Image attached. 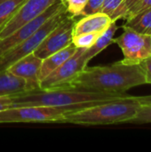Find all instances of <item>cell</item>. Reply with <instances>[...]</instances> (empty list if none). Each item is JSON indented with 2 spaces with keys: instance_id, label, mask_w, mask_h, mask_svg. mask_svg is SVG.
<instances>
[{
  "instance_id": "cell-1",
  "label": "cell",
  "mask_w": 151,
  "mask_h": 152,
  "mask_svg": "<svg viewBox=\"0 0 151 152\" xmlns=\"http://www.w3.org/2000/svg\"><path fill=\"white\" fill-rule=\"evenodd\" d=\"M145 84V74L141 64L126 63L121 60L109 65L86 67L67 87L126 93Z\"/></svg>"
},
{
  "instance_id": "cell-2",
  "label": "cell",
  "mask_w": 151,
  "mask_h": 152,
  "mask_svg": "<svg viewBox=\"0 0 151 152\" xmlns=\"http://www.w3.org/2000/svg\"><path fill=\"white\" fill-rule=\"evenodd\" d=\"M131 96L133 95L126 93L95 91L81 87H64L28 91L20 94L11 96V98L12 107H69L77 105L94 106L112 101L129 98Z\"/></svg>"
},
{
  "instance_id": "cell-3",
  "label": "cell",
  "mask_w": 151,
  "mask_h": 152,
  "mask_svg": "<svg viewBox=\"0 0 151 152\" xmlns=\"http://www.w3.org/2000/svg\"><path fill=\"white\" fill-rule=\"evenodd\" d=\"M151 102V95L131 96L112 101L77 111L67 113L61 123L81 126H102L129 123L138 113L141 106Z\"/></svg>"
},
{
  "instance_id": "cell-4",
  "label": "cell",
  "mask_w": 151,
  "mask_h": 152,
  "mask_svg": "<svg viewBox=\"0 0 151 152\" xmlns=\"http://www.w3.org/2000/svg\"><path fill=\"white\" fill-rule=\"evenodd\" d=\"M88 105L69 107L52 106H21L12 107L0 111V124L4 123H31V122H58L69 113L89 108Z\"/></svg>"
},
{
  "instance_id": "cell-5",
  "label": "cell",
  "mask_w": 151,
  "mask_h": 152,
  "mask_svg": "<svg viewBox=\"0 0 151 152\" xmlns=\"http://www.w3.org/2000/svg\"><path fill=\"white\" fill-rule=\"evenodd\" d=\"M68 12L66 9L54 14L53 17L48 19L29 37L25 39L23 42L16 45L15 47L4 53L0 57V71L7 69L12 64H13L18 60L31 53H34V51L47 37V35L65 18Z\"/></svg>"
},
{
  "instance_id": "cell-6",
  "label": "cell",
  "mask_w": 151,
  "mask_h": 152,
  "mask_svg": "<svg viewBox=\"0 0 151 152\" xmlns=\"http://www.w3.org/2000/svg\"><path fill=\"white\" fill-rule=\"evenodd\" d=\"M85 48H77L73 55L40 82V90L69 86L87 67L89 61L85 56Z\"/></svg>"
},
{
  "instance_id": "cell-7",
  "label": "cell",
  "mask_w": 151,
  "mask_h": 152,
  "mask_svg": "<svg viewBox=\"0 0 151 152\" xmlns=\"http://www.w3.org/2000/svg\"><path fill=\"white\" fill-rule=\"evenodd\" d=\"M123 33L113 38V43L121 49L126 63H141L151 55L150 35L142 34L123 25Z\"/></svg>"
},
{
  "instance_id": "cell-8",
  "label": "cell",
  "mask_w": 151,
  "mask_h": 152,
  "mask_svg": "<svg viewBox=\"0 0 151 152\" xmlns=\"http://www.w3.org/2000/svg\"><path fill=\"white\" fill-rule=\"evenodd\" d=\"M76 22V17L68 13L42 41L34 53L43 60L72 44Z\"/></svg>"
},
{
  "instance_id": "cell-9",
  "label": "cell",
  "mask_w": 151,
  "mask_h": 152,
  "mask_svg": "<svg viewBox=\"0 0 151 152\" xmlns=\"http://www.w3.org/2000/svg\"><path fill=\"white\" fill-rule=\"evenodd\" d=\"M66 9V5L57 0L54 4H53L49 8H47L43 13L36 17L35 19L29 20L28 22L25 23L15 31L8 35L7 37L0 39V57L6 53L7 51L11 50L12 48L15 47L25 39L29 37L34 32H36L48 19L53 17L54 14L63 11Z\"/></svg>"
},
{
  "instance_id": "cell-10",
  "label": "cell",
  "mask_w": 151,
  "mask_h": 152,
  "mask_svg": "<svg viewBox=\"0 0 151 152\" xmlns=\"http://www.w3.org/2000/svg\"><path fill=\"white\" fill-rule=\"evenodd\" d=\"M57 0H25L12 19L0 29V39L43 13Z\"/></svg>"
},
{
  "instance_id": "cell-11",
  "label": "cell",
  "mask_w": 151,
  "mask_h": 152,
  "mask_svg": "<svg viewBox=\"0 0 151 152\" xmlns=\"http://www.w3.org/2000/svg\"><path fill=\"white\" fill-rule=\"evenodd\" d=\"M42 59L31 53L12 64L7 70L12 75L24 79L27 83L28 91L40 89L39 72Z\"/></svg>"
},
{
  "instance_id": "cell-12",
  "label": "cell",
  "mask_w": 151,
  "mask_h": 152,
  "mask_svg": "<svg viewBox=\"0 0 151 152\" xmlns=\"http://www.w3.org/2000/svg\"><path fill=\"white\" fill-rule=\"evenodd\" d=\"M113 20L103 12H97L84 16L77 20L74 28V35L83 33H102L109 28Z\"/></svg>"
},
{
  "instance_id": "cell-13",
  "label": "cell",
  "mask_w": 151,
  "mask_h": 152,
  "mask_svg": "<svg viewBox=\"0 0 151 152\" xmlns=\"http://www.w3.org/2000/svg\"><path fill=\"white\" fill-rule=\"evenodd\" d=\"M77 49V48L73 44H70L67 47L43 59L39 72V81L41 82L49 74H51L53 70L60 67L65 61H67L71 55L75 53Z\"/></svg>"
},
{
  "instance_id": "cell-14",
  "label": "cell",
  "mask_w": 151,
  "mask_h": 152,
  "mask_svg": "<svg viewBox=\"0 0 151 152\" xmlns=\"http://www.w3.org/2000/svg\"><path fill=\"white\" fill-rule=\"evenodd\" d=\"M28 91L24 79L12 75L7 69L0 71V97L14 96Z\"/></svg>"
},
{
  "instance_id": "cell-15",
  "label": "cell",
  "mask_w": 151,
  "mask_h": 152,
  "mask_svg": "<svg viewBox=\"0 0 151 152\" xmlns=\"http://www.w3.org/2000/svg\"><path fill=\"white\" fill-rule=\"evenodd\" d=\"M117 21H112L109 28L105 29L97 38L95 43L89 48L85 50V56L90 61L93 57L98 55L100 53H101L104 49H106L110 44H113V38L115 36V33L117 32L118 27L116 23Z\"/></svg>"
},
{
  "instance_id": "cell-16",
  "label": "cell",
  "mask_w": 151,
  "mask_h": 152,
  "mask_svg": "<svg viewBox=\"0 0 151 152\" xmlns=\"http://www.w3.org/2000/svg\"><path fill=\"white\" fill-rule=\"evenodd\" d=\"M124 25L139 33L151 35V8L126 20Z\"/></svg>"
},
{
  "instance_id": "cell-17",
  "label": "cell",
  "mask_w": 151,
  "mask_h": 152,
  "mask_svg": "<svg viewBox=\"0 0 151 152\" xmlns=\"http://www.w3.org/2000/svg\"><path fill=\"white\" fill-rule=\"evenodd\" d=\"M25 0H4L0 2V29L12 19Z\"/></svg>"
},
{
  "instance_id": "cell-18",
  "label": "cell",
  "mask_w": 151,
  "mask_h": 152,
  "mask_svg": "<svg viewBox=\"0 0 151 152\" xmlns=\"http://www.w3.org/2000/svg\"><path fill=\"white\" fill-rule=\"evenodd\" d=\"M101 33H83L79 35H74L72 38V44L77 48L89 49L97 40Z\"/></svg>"
},
{
  "instance_id": "cell-19",
  "label": "cell",
  "mask_w": 151,
  "mask_h": 152,
  "mask_svg": "<svg viewBox=\"0 0 151 152\" xmlns=\"http://www.w3.org/2000/svg\"><path fill=\"white\" fill-rule=\"evenodd\" d=\"M130 124H151V102L141 106L136 116L129 121Z\"/></svg>"
},
{
  "instance_id": "cell-20",
  "label": "cell",
  "mask_w": 151,
  "mask_h": 152,
  "mask_svg": "<svg viewBox=\"0 0 151 152\" xmlns=\"http://www.w3.org/2000/svg\"><path fill=\"white\" fill-rule=\"evenodd\" d=\"M141 0H123L120 5L118 6V8L111 16V20L113 21H117V20H121V19L125 20L129 11L133 7H134Z\"/></svg>"
},
{
  "instance_id": "cell-21",
  "label": "cell",
  "mask_w": 151,
  "mask_h": 152,
  "mask_svg": "<svg viewBox=\"0 0 151 152\" xmlns=\"http://www.w3.org/2000/svg\"><path fill=\"white\" fill-rule=\"evenodd\" d=\"M87 0H66L65 5L68 13L74 17L81 16Z\"/></svg>"
},
{
  "instance_id": "cell-22",
  "label": "cell",
  "mask_w": 151,
  "mask_h": 152,
  "mask_svg": "<svg viewBox=\"0 0 151 152\" xmlns=\"http://www.w3.org/2000/svg\"><path fill=\"white\" fill-rule=\"evenodd\" d=\"M104 0H87V3L81 13V16L94 14L101 12Z\"/></svg>"
},
{
  "instance_id": "cell-23",
  "label": "cell",
  "mask_w": 151,
  "mask_h": 152,
  "mask_svg": "<svg viewBox=\"0 0 151 152\" xmlns=\"http://www.w3.org/2000/svg\"><path fill=\"white\" fill-rule=\"evenodd\" d=\"M149 8H151V0H141L134 7H133L129 11V12L127 13L125 20H128V19H130V18L141 13L142 12L148 10Z\"/></svg>"
},
{
  "instance_id": "cell-24",
  "label": "cell",
  "mask_w": 151,
  "mask_h": 152,
  "mask_svg": "<svg viewBox=\"0 0 151 152\" xmlns=\"http://www.w3.org/2000/svg\"><path fill=\"white\" fill-rule=\"evenodd\" d=\"M122 1L123 0H104L100 12H103V13L107 14L111 19V16L116 12V10L118 8V6L122 3Z\"/></svg>"
},
{
  "instance_id": "cell-25",
  "label": "cell",
  "mask_w": 151,
  "mask_h": 152,
  "mask_svg": "<svg viewBox=\"0 0 151 152\" xmlns=\"http://www.w3.org/2000/svg\"><path fill=\"white\" fill-rule=\"evenodd\" d=\"M140 64L144 70L146 84H151V55L143 60Z\"/></svg>"
},
{
  "instance_id": "cell-26",
  "label": "cell",
  "mask_w": 151,
  "mask_h": 152,
  "mask_svg": "<svg viewBox=\"0 0 151 152\" xmlns=\"http://www.w3.org/2000/svg\"><path fill=\"white\" fill-rule=\"evenodd\" d=\"M12 107V98L11 96L0 97V111L9 109Z\"/></svg>"
},
{
  "instance_id": "cell-27",
  "label": "cell",
  "mask_w": 151,
  "mask_h": 152,
  "mask_svg": "<svg viewBox=\"0 0 151 152\" xmlns=\"http://www.w3.org/2000/svg\"><path fill=\"white\" fill-rule=\"evenodd\" d=\"M60 1H61V2H62V3L65 4V1H66V0H60Z\"/></svg>"
},
{
  "instance_id": "cell-28",
  "label": "cell",
  "mask_w": 151,
  "mask_h": 152,
  "mask_svg": "<svg viewBox=\"0 0 151 152\" xmlns=\"http://www.w3.org/2000/svg\"><path fill=\"white\" fill-rule=\"evenodd\" d=\"M2 1H4V0H0V2H2Z\"/></svg>"
},
{
  "instance_id": "cell-29",
  "label": "cell",
  "mask_w": 151,
  "mask_h": 152,
  "mask_svg": "<svg viewBox=\"0 0 151 152\" xmlns=\"http://www.w3.org/2000/svg\"><path fill=\"white\" fill-rule=\"evenodd\" d=\"M150 42H151V35H150Z\"/></svg>"
}]
</instances>
